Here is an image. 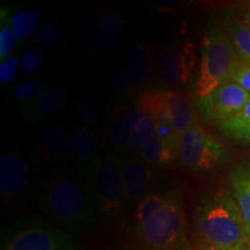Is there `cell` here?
Here are the masks:
<instances>
[{
	"label": "cell",
	"instance_id": "6da1fadb",
	"mask_svg": "<svg viewBox=\"0 0 250 250\" xmlns=\"http://www.w3.org/2000/svg\"><path fill=\"white\" fill-rule=\"evenodd\" d=\"M41 204L68 233H81L99 219L87 168L56 171L43 187Z\"/></svg>",
	"mask_w": 250,
	"mask_h": 250
},
{
	"label": "cell",
	"instance_id": "7a4b0ae2",
	"mask_svg": "<svg viewBox=\"0 0 250 250\" xmlns=\"http://www.w3.org/2000/svg\"><path fill=\"white\" fill-rule=\"evenodd\" d=\"M197 246L245 250L250 232L229 189L218 187L203 197L195 211Z\"/></svg>",
	"mask_w": 250,
	"mask_h": 250
},
{
	"label": "cell",
	"instance_id": "3957f363",
	"mask_svg": "<svg viewBox=\"0 0 250 250\" xmlns=\"http://www.w3.org/2000/svg\"><path fill=\"white\" fill-rule=\"evenodd\" d=\"M240 62L223 24L208 23L203 34L201 67L193 87L196 98L230 83Z\"/></svg>",
	"mask_w": 250,
	"mask_h": 250
},
{
	"label": "cell",
	"instance_id": "277c9868",
	"mask_svg": "<svg viewBox=\"0 0 250 250\" xmlns=\"http://www.w3.org/2000/svg\"><path fill=\"white\" fill-rule=\"evenodd\" d=\"M186 213L179 191L168 192L165 205L137 225L136 234L143 250H192L186 240Z\"/></svg>",
	"mask_w": 250,
	"mask_h": 250
},
{
	"label": "cell",
	"instance_id": "5b68a950",
	"mask_svg": "<svg viewBox=\"0 0 250 250\" xmlns=\"http://www.w3.org/2000/svg\"><path fill=\"white\" fill-rule=\"evenodd\" d=\"M100 219H115L127 208L123 186V160L116 152H105L87 167Z\"/></svg>",
	"mask_w": 250,
	"mask_h": 250
},
{
	"label": "cell",
	"instance_id": "8992f818",
	"mask_svg": "<svg viewBox=\"0 0 250 250\" xmlns=\"http://www.w3.org/2000/svg\"><path fill=\"white\" fill-rule=\"evenodd\" d=\"M0 250H76L71 233L40 217H27L2 233Z\"/></svg>",
	"mask_w": 250,
	"mask_h": 250
},
{
	"label": "cell",
	"instance_id": "52a82bcc",
	"mask_svg": "<svg viewBox=\"0 0 250 250\" xmlns=\"http://www.w3.org/2000/svg\"><path fill=\"white\" fill-rule=\"evenodd\" d=\"M229 159L226 146L201 125H195L180 137V161L192 173L217 170Z\"/></svg>",
	"mask_w": 250,
	"mask_h": 250
},
{
	"label": "cell",
	"instance_id": "ba28073f",
	"mask_svg": "<svg viewBox=\"0 0 250 250\" xmlns=\"http://www.w3.org/2000/svg\"><path fill=\"white\" fill-rule=\"evenodd\" d=\"M250 101V94L235 83H227L203 98H196L193 108L206 123H224L240 114Z\"/></svg>",
	"mask_w": 250,
	"mask_h": 250
},
{
	"label": "cell",
	"instance_id": "9c48e42d",
	"mask_svg": "<svg viewBox=\"0 0 250 250\" xmlns=\"http://www.w3.org/2000/svg\"><path fill=\"white\" fill-rule=\"evenodd\" d=\"M33 183V168L22 153L6 149L0 156V193L6 204L22 202Z\"/></svg>",
	"mask_w": 250,
	"mask_h": 250
},
{
	"label": "cell",
	"instance_id": "30bf717a",
	"mask_svg": "<svg viewBox=\"0 0 250 250\" xmlns=\"http://www.w3.org/2000/svg\"><path fill=\"white\" fill-rule=\"evenodd\" d=\"M195 66V45L187 41L166 50L159 62V72L165 85L179 87L189 81Z\"/></svg>",
	"mask_w": 250,
	"mask_h": 250
},
{
	"label": "cell",
	"instance_id": "8fae6325",
	"mask_svg": "<svg viewBox=\"0 0 250 250\" xmlns=\"http://www.w3.org/2000/svg\"><path fill=\"white\" fill-rule=\"evenodd\" d=\"M156 174L142 158H126L123 160V186L127 205L139 204L155 182Z\"/></svg>",
	"mask_w": 250,
	"mask_h": 250
},
{
	"label": "cell",
	"instance_id": "7c38bea8",
	"mask_svg": "<svg viewBox=\"0 0 250 250\" xmlns=\"http://www.w3.org/2000/svg\"><path fill=\"white\" fill-rule=\"evenodd\" d=\"M36 138L43 154L49 160L61 161L67 158L72 148V139L66 131L55 123L44 122L36 130Z\"/></svg>",
	"mask_w": 250,
	"mask_h": 250
},
{
	"label": "cell",
	"instance_id": "4fadbf2b",
	"mask_svg": "<svg viewBox=\"0 0 250 250\" xmlns=\"http://www.w3.org/2000/svg\"><path fill=\"white\" fill-rule=\"evenodd\" d=\"M65 102V90L62 86L55 85L46 87L42 95L31 104L20 109L24 120L31 123H40L61 111Z\"/></svg>",
	"mask_w": 250,
	"mask_h": 250
},
{
	"label": "cell",
	"instance_id": "5bb4252c",
	"mask_svg": "<svg viewBox=\"0 0 250 250\" xmlns=\"http://www.w3.org/2000/svg\"><path fill=\"white\" fill-rule=\"evenodd\" d=\"M229 191L250 232V160H243L228 173Z\"/></svg>",
	"mask_w": 250,
	"mask_h": 250
},
{
	"label": "cell",
	"instance_id": "9a60e30c",
	"mask_svg": "<svg viewBox=\"0 0 250 250\" xmlns=\"http://www.w3.org/2000/svg\"><path fill=\"white\" fill-rule=\"evenodd\" d=\"M83 30L88 42L98 51L114 52L123 45V33H111L102 22L100 14H89L83 21Z\"/></svg>",
	"mask_w": 250,
	"mask_h": 250
},
{
	"label": "cell",
	"instance_id": "2e32d148",
	"mask_svg": "<svg viewBox=\"0 0 250 250\" xmlns=\"http://www.w3.org/2000/svg\"><path fill=\"white\" fill-rule=\"evenodd\" d=\"M167 110L170 114V124L176 136L181 137L197 125L195 109L182 93L167 90Z\"/></svg>",
	"mask_w": 250,
	"mask_h": 250
},
{
	"label": "cell",
	"instance_id": "e0dca14e",
	"mask_svg": "<svg viewBox=\"0 0 250 250\" xmlns=\"http://www.w3.org/2000/svg\"><path fill=\"white\" fill-rule=\"evenodd\" d=\"M140 158L151 167H168L174 165L180 159V137L166 140L155 138Z\"/></svg>",
	"mask_w": 250,
	"mask_h": 250
},
{
	"label": "cell",
	"instance_id": "ac0fdd59",
	"mask_svg": "<svg viewBox=\"0 0 250 250\" xmlns=\"http://www.w3.org/2000/svg\"><path fill=\"white\" fill-rule=\"evenodd\" d=\"M102 140L94 131L85 126H78L72 133V148L77 160L92 162L103 154Z\"/></svg>",
	"mask_w": 250,
	"mask_h": 250
},
{
	"label": "cell",
	"instance_id": "d6986e66",
	"mask_svg": "<svg viewBox=\"0 0 250 250\" xmlns=\"http://www.w3.org/2000/svg\"><path fill=\"white\" fill-rule=\"evenodd\" d=\"M223 27L241 62L250 64V28L235 14L223 15Z\"/></svg>",
	"mask_w": 250,
	"mask_h": 250
},
{
	"label": "cell",
	"instance_id": "ffe728a7",
	"mask_svg": "<svg viewBox=\"0 0 250 250\" xmlns=\"http://www.w3.org/2000/svg\"><path fill=\"white\" fill-rule=\"evenodd\" d=\"M133 127L130 121V107L120 103L114 108L110 118V138L120 151L129 149Z\"/></svg>",
	"mask_w": 250,
	"mask_h": 250
},
{
	"label": "cell",
	"instance_id": "44dd1931",
	"mask_svg": "<svg viewBox=\"0 0 250 250\" xmlns=\"http://www.w3.org/2000/svg\"><path fill=\"white\" fill-rule=\"evenodd\" d=\"M152 50L151 43L139 42L130 49L127 55V66L139 83H148L153 77Z\"/></svg>",
	"mask_w": 250,
	"mask_h": 250
},
{
	"label": "cell",
	"instance_id": "7402d4cb",
	"mask_svg": "<svg viewBox=\"0 0 250 250\" xmlns=\"http://www.w3.org/2000/svg\"><path fill=\"white\" fill-rule=\"evenodd\" d=\"M217 129L227 139L250 146V101L240 114L218 124Z\"/></svg>",
	"mask_w": 250,
	"mask_h": 250
},
{
	"label": "cell",
	"instance_id": "603a6c76",
	"mask_svg": "<svg viewBox=\"0 0 250 250\" xmlns=\"http://www.w3.org/2000/svg\"><path fill=\"white\" fill-rule=\"evenodd\" d=\"M12 26L20 42L33 39L42 27L40 14L30 8H12Z\"/></svg>",
	"mask_w": 250,
	"mask_h": 250
},
{
	"label": "cell",
	"instance_id": "cb8c5ba5",
	"mask_svg": "<svg viewBox=\"0 0 250 250\" xmlns=\"http://www.w3.org/2000/svg\"><path fill=\"white\" fill-rule=\"evenodd\" d=\"M158 122L145 115L134 126L131 136L129 149L134 155H142L146 147L155 139V130Z\"/></svg>",
	"mask_w": 250,
	"mask_h": 250
},
{
	"label": "cell",
	"instance_id": "d4e9b609",
	"mask_svg": "<svg viewBox=\"0 0 250 250\" xmlns=\"http://www.w3.org/2000/svg\"><path fill=\"white\" fill-rule=\"evenodd\" d=\"M20 42L12 26V8L0 9V62L12 57V54Z\"/></svg>",
	"mask_w": 250,
	"mask_h": 250
},
{
	"label": "cell",
	"instance_id": "484cf974",
	"mask_svg": "<svg viewBox=\"0 0 250 250\" xmlns=\"http://www.w3.org/2000/svg\"><path fill=\"white\" fill-rule=\"evenodd\" d=\"M46 89L45 81L42 78H31V79L21 81L13 89V100L19 109L35 102Z\"/></svg>",
	"mask_w": 250,
	"mask_h": 250
},
{
	"label": "cell",
	"instance_id": "4316f807",
	"mask_svg": "<svg viewBox=\"0 0 250 250\" xmlns=\"http://www.w3.org/2000/svg\"><path fill=\"white\" fill-rule=\"evenodd\" d=\"M136 104L156 121L162 112L167 110V90L146 89L137 98Z\"/></svg>",
	"mask_w": 250,
	"mask_h": 250
},
{
	"label": "cell",
	"instance_id": "83f0119b",
	"mask_svg": "<svg viewBox=\"0 0 250 250\" xmlns=\"http://www.w3.org/2000/svg\"><path fill=\"white\" fill-rule=\"evenodd\" d=\"M74 112L81 126L92 127L100 118V105L90 95H80L74 102Z\"/></svg>",
	"mask_w": 250,
	"mask_h": 250
},
{
	"label": "cell",
	"instance_id": "f1b7e54d",
	"mask_svg": "<svg viewBox=\"0 0 250 250\" xmlns=\"http://www.w3.org/2000/svg\"><path fill=\"white\" fill-rule=\"evenodd\" d=\"M110 83L112 90L123 99L132 98L136 87H134V77L129 66L120 65L111 72Z\"/></svg>",
	"mask_w": 250,
	"mask_h": 250
},
{
	"label": "cell",
	"instance_id": "f546056e",
	"mask_svg": "<svg viewBox=\"0 0 250 250\" xmlns=\"http://www.w3.org/2000/svg\"><path fill=\"white\" fill-rule=\"evenodd\" d=\"M168 192L167 193H151L147 197L143 199L139 204L136 206V211L133 214L134 224L139 225L151 218L153 214L156 213L162 206L165 205L166 201H167Z\"/></svg>",
	"mask_w": 250,
	"mask_h": 250
},
{
	"label": "cell",
	"instance_id": "4dcf8cb0",
	"mask_svg": "<svg viewBox=\"0 0 250 250\" xmlns=\"http://www.w3.org/2000/svg\"><path fill=\"white\" fill-rule=\"evenodd\" d=\"M42 44L50 50H57L61 48L64 41V36L57 24L54 22H46L42 24L39 33Z\"/></svg>",
	"mask_w": 250,
	"mask_h": 250
},
{
	"label": "cell",
	"instance_id": "1f68e13d",
	"mask_svg": "<svg viewBox=\"0 0 250 250\" xmlns=\"http://www.w3.org/2000/svg\"><path fill=\"white\" fill-rule=\"evenodd\" d=\"M41 65H42V54L39 49H29L21 56L20 66L27 76H35L41 68Z\"/></svg>",
	"mask_w": 250,
	"mask_h": 250
},
{
	"label": "cell",
	"instance_id": "d6a6232c",
	"mask_svg": "<svg viewBox=\"0 0 250 250\" xmlns=\"http://www.w3.org/2000/svg\"><path fill=\"white\" fill-rule=\"evenodd\" d=\"M101 15L102 22L104 27L111 33H123L125 27V17L123 13L118 11H104Z\"/></svg>",
	"mask_w": 250,
	"mask_h": 250
},
{
	"label": "cell",
	"instance_id": "836d02e7",
	"mask_svg": "<svg viewBox=\"0 0 250 250\" xmlns=\"http://www.w3.org/2000/svg\"><path fill=\"white\" fill-rule=\"evenodd\" d=\"M20 61L17 57H9L0 62V83L2 86L12 83L18 77Z\"/></svg>",
	"mask_w": 250,
	"mask_h": 250
},
{
	"label": "cell",
	"instance_id": "e575fe53",
	"mask_svg": "<svg viewBox=\"0 0 250 250\" xmlns=\"http://www.w3.org/2000/svg\"><path fill=\"white\" fill-rule=\"evenodd\" d=\"M232 83L242 87L246 92L250 94V64L249 62H240L239 66L236 67L235 73L232 78Z\"/></svg>",
	"mask_w": 250,
	"mask_h": 250
},
{
	"label": "cell",
	"instance_id": "d590c367",
	"mask_svg": "<svg viewBox=\"0 0 250 250\" xmlns=\"http://www.w3.org/2000/svg\"><path fill=\"white\" fill-rule=\"evenodd\" d=\"M176 136V133L174 132L173 126H171L170 123H158L156 125V130H155V138L158 139H173Z\"/></svg>",
	"mask_w": 250,
	"mask_h": 250
},
{
	"label": "cell",
	"instance_id": "8d00e7d4",
	"mask_svg": "<svg viewBox=\"0 0 250 250\" xmlns=\"http://www.w3.org/2000/svg\"><path fill=\"white\" fill-rule=\"evenodd\" d=\"M236 15L245 22L246 26L250 28V2L242 5L241 7L237 9Z\"/></svg>",
	"mask_w": 250,
	"mask_h": 250
},
{
	"label": "cell",
	"instance_id": "74e56055",
	"mask_svg": "<svg viewBox=\"0 0 250 250\" xmlns=\"http://www.w3.org/2000/svg\"><path fill=\"white\" fill-rule=\"evenodd\" d=\"M192 250H241V249H224V248H217V247H208V246H195Z\"/></svg>",
	"mask_w": 250,
	"mask_h": 250
},
{
	"label": "cell",
	"instance_id": "f35d334b",
	"mask_svg": "<svg viewBox=\"0 0 250 250\" xmlns=\"http://www.w3.org/2000/svg\"><path fill=\"white\" fill-rule=\"evenodd\" d=\"M122 250H133V249H130V248H123Z\"/></svg>",
	"mask_w": 250,
	"mask_h": 250
},
{
	"label": "cell",
	"instance_id": "ab89813d",
	"mask_svg": "<svg viewBox=\"0 0 250 250\" xmlns=\"http://www.w3.org/2000/svg\"><path fill=\"white\" fill-rule=\"evenodd\" d=\"M248 250H250V245L248 246Z\"/></svg>",
	"mask_w": 250,
	"mask_h": 250
}]
</instances>
